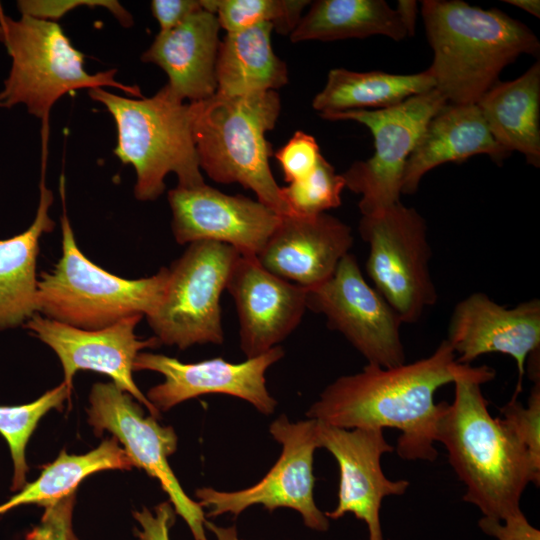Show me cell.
<instances>
[{"mask_svg": "<svg viewBox=\"0 0 540 540\" xmlns=\"http://www.w3.org/2000/svg\"><path fill=\"white\" fill-rule=\"evenodd\" d=\"M239 255L230 245L197 241L171 264L163 297L146 316L160 343L181 350L223 343L220 297Z\"/></svg>", "mask_w": 540, "mask_h": 540, "instance_id": "ba28073f", "label": "cell"}, {"mask_svg": "<svg viewBox=\"0 0 540 540\" xmlns=\"http://www.w3.org/2000/svg\"><path fill=\"white\" fill-rule=\"evenodd\" d=\"M283 356L280 346L241 363L221 357L183 363L163 354L140 352L134 371L150 370L164 376V381L149 389L146 396L159 411L204 394L219 393L245 400L260 413L270 415L277 402L267 390L265 373Z\"/></svg>", "mask_w": 540, "mask_h": 540, "instance_id": "5bb4252c", "label": "cell"}, {"mask_svg": "<svg viewBox=\"0 0 540 540\" xmlns=\"http://www.w3.org/2000/svg\"><path fill=\"white\" fill-rule=\"evenodd\" d=\"M477 154L502 162L511 153L495 141L476 104H447L428 122L410 154L402 193H415L431 169L447 162H463Z\"/></svg>", "mask_w": 540, "mask_h": 540, "instance_id": "7402d4cb", "label": "cell"}, {"mask_svg": "<svg viewBox=\"0 0 540 540\" xmlns=\"http://www.w3.org/2000/svg\"><path fill=\"white\" fill-rule=\"evenodd\" d=\"M103 104L117 129L114 154L136 173L134 195L140 201L157 199L165 177L173 172L180 188L205 184L192 135V107L164 85L152 97L131 99L104 88L88 90Z\"/></svg>", "mask_w": 540, "mask_h": 540, "instance_id": "5b68a950", "label": "cell"}, {"mask_svg": "<svg viewBox=\"0 0 540 540\" xmlns=\"http://www.w3.org/2000/svg\"><path fill=\"white\" fill-rule=\"evenodd\" d=\"M192 135L200 169L215 182L239 183L279 215H291L272 174V145L265 134L280 114L276 91L213 97L190 103Z\"/></svg>", "mask_w": 540, "mask_h": 540, "instance_id": "277c9868", "label": "cell"}, {"mask_svg": "<svg viewBox=\"0 0 540 540\" xmlns=\"http://www.w3.org/2000/svg\"><path fill=\"white\" fill-rule=\"evenodd\" d=\"M142 317L135 315L105 328L86 330L36 313L24 326L56 353L63 367V382L69 389L79 370L102 373L158 418L160 411L137 387L132 375L140 351L161 344L155 336L145 340L136 336L135 328Z\"/></svg>", "mask_w": 540, "mask_h": 540, "instance_id": "9a60e30c", "label": "cell"}, {"mask_svg": "<svg viewBox=\"0 0 540 540\" xmlns=\"http://www.w3.org/2000/svg\"><path fill=\"white\" fill-rule=\"evenodd\" d=\"M75 495L72 493L44 506L39 524L26 535L25 540H71Z\"/></svg>", "mask_w": 540, "mask_h": 540, "instance_id": "e575fe53", "label": "cell"}, {"mask_svg": "<svg viewBox=\"0 0 540 540\" xmlns=\"http://www.w3.org/2000/svg\"><path fill=\"white\" fill-rule=\"evenodd\" d=\"M319 448H325L339 466L337 506L325 515L339 519L352 513L365 522L368 540H384L380 508L384 498L401 496L409 488L405 479L391 480L381 467L384 454L393 451L379 428L344 429L317 421Z\"/></svg>", "mask_w": 540, "mask_h": 540, "instance_id": "2e32d148", "label": "cell"}, {"mask_svg": "<svg viewBox=\"0 0 540 540\" xmlns=\"http://www.w3.org/2000/svg\"><path fill=\"white\" fill-rule=\"evenodd\" d=\"M0 42L11 58L0 91V108L24 105L29 114L41 120V142L48 143L51 108L69 92L111 87L143 98L137 85L116 80L115 68L88 73L84 54L57 22L26 15L14 19L0 3Z\"/></svg>", "mask_w": 540, "mask_h": 540, "instance_id": "8992f818", "label": "cell"}, {"mask_svg": "<svg viewBox=\"0 0 540 540\" xmlns=\"http://www.w3.org/2000/svg\"><path fill=\"white\" fill-rule=\"evenodd\" d=\"M517 396L514 394L500 408V418L540 469V381L534 382L527 406L518 401Z\"/></svg>", "mask_w": 540, "mask_h": 540, "instance_id": "1f68e13d", "label": "cell"}, {"mask_svg": "<svg viewBox=\"0 0 540 540\" xmlns=\"http://www.w3.org/2000/svg\"><path fill=\"white\" fill-rule=\"evenodd\" d=\"M70 390L63 382L31 403L0 406V434L8 443L14 466L12 491L20 490L26 484L29 467L25 449L39 420L51 409H61Z\"/></svg>", "mask_w": 540, "mask_h": 540, "instance_id": "f1b7e54d", "label": "cell"}, {"mask_svg": "<svg viewBox=\"0 0 540 540\" xmlns=\"http://www.w3.org/2000/svg\"><path fill=\"white\" fill-rule=\"evenodd\" d=\"M359 233L369 245L366 271L374 288L403 323L417 322L437 301L424 218L398 202L378 214L362 216Z\"/></svg>", "mask_w": 540, "mask_h": 540, "instance_id": "9c48e42d", "label": "cell"}, {"mask_svg": "<svg viewBox=\"0 0 540 540\" xmlns=\"http://www.w3.org/2000/svg\"><path fill=\"white\" fill-rule=\"evenodd\" d=\"M168 202L177 243L214 241L249 257H257L281 217L258 200L228 195L207 184L171 189Z\"/></svg>", "mask_w": 540, "mask_h": 540, "instance_id": "e0dca14e", "label": "cell"}, {"mask_svg": "<svg viewBox=\"0 0 540 540\" xmlns=\"http://www.w3.org/2000/svg\"><path fill=\"white\" fill-rule=\"evenodd\" d=\"M272 437L282 445V453L269 472L255 485L237 491H219L210 487L199 488L195 497L205 516L216 517L226 513L235 516L253 505H262L272 512L277 508L297 511L306 527L326 531L329 519L314 500L313 458L319 448L317 420L290 422L281 415L269 426Z\"/></svg>", "mask_w": 540, "mask_h": 540, "instance_id": "8fae6325", "label": "cell"}, {"mask_svg": "<svg viewBox=\"0 0 540 540\" xmlns=\"http://www.w3.org/2000/svg\"><path fill=\"white\" fill-rule=\"evenodd\" d=\"M495 375L482 365L453 382L454 399L438 422L436 442L443 444L466 487L463 500L483 517L503 521L521 512L522 494L530 483L539 486L540 469L501 418L488 410L481 385Z\"/></svg>", "mask_w": 540, "mask_h": 540, "instance_id": "7a4b0ae2", "label": "cell"}, {"mask_svg": "<svg viewBox=\"0 0 540 540\" xmlns=\"http://www.w3.org/2000/svg\"><path fill=\"white\" fill-rule=\"evenodd\" d=\"M495 141L540 164V62L518 78L496 83L476 103Z\"/></svg>", "mask_w": 540, "mask_h": 540, "instance_id": "cb8c5ba5", "label": "cell"}, {"mask_svg": "<svg viewBox=\"0 0 540 540\" xmlns=\"http://www.w3.org/2000/svg\"><path fill=\"white\" fill-rule=\"evenodd\" d=\"M219 30L216 15L202 8L171 30L159 32L141 61L167 74V86L177 99L207 100L217 92Z\"/></svg>", "mask_w": 540, "mask_h": 540, "instance_id": "44dd1931", "label": "cell"}, {"mask_svg": "<svg viewBox=\"0 0 540 540\" xmlns=\"http://www.w3.org/2000/svg\"><path fill=\"white\" fill-rule=\"evenodd\" d=\"M479 527L496 540H540V531L527 520L523 512L503 521L482 517Z\"/></svg>", "mask_w": 540, "mask_h": 540, "instance_id": "d590c367", "label": "cell"}, {"mask_svg": "<svg viewBox=\"0 0 540 540\" xmlns=\"http://www.w3.org/2000/svg\"><path fill=\"white\" fill-rule=\"evenodd\" d=\"M107 9L125 28L133 25L132 14L115 0H20L17 7L21 15L57 22L70 10L78 7Z\"/></svg>", "mask_w": 540, "mask_h": 540, "instance_id": "d6a6232c", "label": "cell"}, {"mask_svg": "<svg viewBox=\"0 0 540 540\" xmlns=\"http://www.w3.org/2000/svg\"><path fill=\"white\" fill-rule=\"evenodd\" d=\"M71 540H79L75 534H73Z\"/></svg>", "mask_w": 540, "mask_h": 540, "instance_id": "b9f144b4", "label": "cell"}, {"mask_svg": "<svg viewBox=\"0 0 540 540\" xmlns=\"http://www.w3.org/2000/svg\"><path fill=\"white\" fill-rule=\"evenodd\" d=\"M64 176L60 178L62 256L50 273H41L37 313L86 330L101 329L135 316H148L159 305L168 268L141 279H125L89 260L77 246L65 210Z\"/></svg>", "mask_w": 540, "mask_h": 540, "instance_id": "52a82bcc", "label": "cell"}, {"mask_svg": "<svg viewBox=\"0 0 540 540\" xmlns=\"http://www.w3.org/2000/svg\"><path fill=\"white\" fill-rule=\"evenodd\" d=\"M226 289L236 305L240 347L247 359L278 346L307 309V288L271 273L256 257L239 255Z\"/></svg>", "mask_w": 540, "mask_h": 540, "instance_id": "d6986e66", "label": "cell"}, {"mask_svg": "<svg viewBox=\"0 0 540 540\" xmlns=\"http://www.w3.org/2000/svg\"><path fill=\"white\" fill-rule=\"evenodd\" d=\"M505 2L521 8L535 17H540V2L538 0H505Z\"/></svg>", "mask_w": 540, "mask_h": 540, "instance_id": "60d3db41", "label": "cell"}, {"mask_svg": "<svg viewBox=\"0 0 540 540\" xmlns=\"http://www.w3.org/2000/svg\"><path fill=\"white\" fill-rule=\"evenodd\" d=\"M202 7L215 14L220 28L228 32L259 23H271L281 35H290L302 17L308 0H200Z\"/></svg>", "mask_w": 540, "mask_h": 540, "instance_id": "f546056e", "label": "cell"}, {"mask_svg": "<svg viewBox=\"0 0 540 540\" xmlns=\"http://www.w3.org/2000/svg\"><path fill=\"white\" fill-rule=\"evenodd\" d=\"M271 23L228 32L220 43L217 62V94L240 97L275 91L288 83V70L271 43Z\"/></svg>", "mask_w": 540, "mask_h": 540, "instance_id": "d4e9b609", "label": "cell"}, {"mask_svg": "<svg viewBox=\"0 0 540 540\" xmlns=\"http://www.w3.org/2000/svg\"><path fill=\"white\" fill-rule=\"evenodd\" d=\"M421 14L434 57L428 68L449 104H476L500 72L540 43L522 22L498 9L459 0H425Z\"/></svg>", "mask_w": 540, "mask_h": 540, "instance_id": "3957f363", "label": "cell"}, {"mask_svg": "<svg viewBox=\"0 0 540 540\" xmlns=\"http://www.w3.org/2000/svg\"><path fill=\"white\" fill-rule=\"evenodd\" d=\"M477 367L460 364L446 340L428 357L395 367L367 364L329 384L306 415L344 429L395 428L396 451L405 460L434 461L438 422L447 402L435 403L442 386Z\"/></svg>", "mask_w": 540, "mask_h": 540, "instance_id": "6da1fadb", "label": "cell"}, {"mask_svg": "<svg viewBox=\"0 0 540 540\" xmlns=\"http://www.w3.org/2000/svg\"><path fill=\"white\" fill-rule=\"evenodd\" d=\"M306 305L323 314L327 326L341 333L368 364L388 368L406 363L403 322L366 282L353 254L341 259L327 281L307 289Z\"/></svg>", "mask_w": 540, "mask_h": 540, "instance_id": "4fadbf2b", "label": "cell"}, {"mask_svg": "<svg viewBox=\"0 0 540 540\" xmlns=\"http://www.w3.org/2000/svg\"><path fill=\"white\" fill-rule=\"evenodd\" d=\"M168 529L164 524L153 525L142 533L140 540H169Z\"/></svg>", "mask_w": 540, "mask_h": 540, "instance_id": "ab89813d", "label": "cell"}, {"mask_svg": "<svg viewBox=\"0 0 540 540\" xmlns=\"http://www.w3.org/2000/svg\"><path fill=\"white\" fill-rule=\"evenodd\" d=\"M274 156L280 163L285 181L292 183L307 177L322 155L312 135L297 131Z\"/></svg>", "mask_w": 540, "mask_h": 540, "instance_id": "836d02e7", "label": "cell"}, {"mask_svg": "<svg viewBox=\"0 0 540 540\" xmlns=\"http://www.w3.org/2000/svg\"><path fill=\"white\" fill-rule=\"evenodd\" d=\"M447 104L437 90L412 96L388 108L320 115L327 120H353L368 127L375 152L353 163L342 176L345 186L361 195L358 207L370 216L400 202L406 162L428 122Z\"/></svg>", "mask_w": 540, "mask_h": 540, "instance_id": "30bf717a", "label": "cell"}, {"mask_svg": "<svg viewBox=\"0 0 540 540\" xmlns=\"http://www.w3.org/2000/svg\"><path fill=\"white\" fill-rule=\"evenodd\" d=\"M353 242L351 228L332 215H281L256 258L271 273L309 289L334 274Z\"/></svg>", "mask_w": 540, "mask_h": 540, "instance_id": "ffe728a7", "label": "cell"}, {"mask_svg": "<svg viewBox=\"0 0 540 540\" xmlns=\"http://www.w3.org/2000/svg\"><path fill=\"white\" fill-rule=\"evenodd\" d=\"M133 463L115 437L82 455L62 450L52 463L45 465L40 476L25 484L18 494L0 505V514L27 504L46 506L75 493L79 483L91 474L105 470H131Z\"/></svg>", "mask_w": 540, "mask_h": 540, "instance_id": "83f0119b", "label": "cell"}, {"mask_svg": "<svg viewBox=\"0 0 540 540\" xmlns=\"http://www.w3.org/2000/svg\"><path fill=\"white\" fill-rule=\"evenodd\" d=\"M45 174L46 162H41L39 204L32 224L22 233L0 240V330L25 324L37 313L39 241L55 227L48 214L54 197Z\"/></svg>", "mask_w": 540, "mask_h": 540, "instance_id": "603a6c76", "label": "cell"}, {"mask_svg": "<svg viewBox=\"0 0 540 540\" xmlns=\"http://www.w3.org/2000/svg\"><path fill=\"white\" fill-rule=\"evenodd\" d=\"M398 13L408 36H413L417 19V2L413 0H400L398 1L397 8Z\"/></svg>", "mask_w": 540, "mask_h": 540, "instance_id": "74e56055", "label": "cell"}, {"mask_svg": "<svg viewBox=\"0 0 540 540\" xmlns=\"http://www.w3.org/2000/svg\"><path fill=\"white\" fill-rule=\"evenodd\" d=\"M89 404L88 422L95 434L110 432L124 446L133 466L159 481L194 540H208L203 508L185 493L168 463L177 449L174 429L160 425L152 415L145 416L132 396L113 382L94 384Z\"/></svg>", "mask_w": 540, "mask_h": 540, "instance_id": "7c38bea8", "label": "cell"}, {"mask_svg": "<svg viewBox=\"0 0 540 540\" xmlns=\"http://www.w3.org/2000/svg\"><path fill=\"white\" fill-rule=\"evenodd\" d=\"M205 528L210 530L217 540H240L235 526L223 527L206 520Z\"/></svg>", "mask_w": 540, "mask_h": 540, "instance_id": "f35d334b", "label": "cell"}, {"mask_svg": "<svg viewBox=\"0 0 540 540\" xmlns=\"http://www.w3.org/2000/svg\"><path fill=\"white\" fill-rule=\"evenodd\" d=\"M150 7L160 26L159 32L171 30L203 8L200 0H152Z\"/></svg>", "mask_w": 540, "mask_h": 540, "instance_id": "8d00e7d4", "label": "cell"}, {"mask_svg": "<svg viewBox=\"0 0 540 540\" xmlns=\"http://www.w3.org/2000/svg\"><path fill=\"white\" fill-rule=\"evenodd\" d=\"M435 88L429 69L415 74L383 71L355 72L344 68L329 71L325 87L312 106L320 115L351 110H377Z\"/></svg>", "mask_w": 540, "mask_h": 540, "instance_id": "484cf974", "label": "cell"}, {"mask_svg": "<svg viewBox=\"0 0 540 540\" xmlns=\"http://www.w3.org/2000/svg\"><path fill=\"white\" fill-rule=\"evenodd\" d=\"M445 340L460 364L470 365L487 353L514 358L518 369L514 394L518 395L526 360L540 350V300L534 298L507 308L483 292H474L456 304Z\"/></svg>", "mask_w": 540, "mask_h": 540, "instance_id": "ac0fdd59", "label": "cell"}, {"mask_svg": "<svg viewBox=\"0 0 540 540\" xmlns=\"http://www.w3.org/2000/svg\"><path fill=\"white\" fill-rule=\"evenodd\" d=\"M384 35L408 36L395 9L383 0H317L289 35L293 43Z\"/></svg>", "mask_w": 540, "mask_h": 540, "instance_id": "4316f807", "label": "cell"}, {"mask_svg": "<svg viewBox=\"0 0 540 540\" xmlns=\"http://www.w3.org/2000/svg\"><path fill=\"white\" fill-rule=\"evenodd\" d=\"M342 174L321 156L314 170L305 178L281 188L291 213L314 216L341 205V193L345 188Z\"/></svg>", "mask_w": 540, "mask_h": 540, "instance_id": "4dcf8cb0", "label": "cell"}]
</instances>
